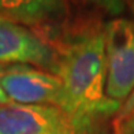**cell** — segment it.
Instances as JSON below:
<instances>
[{
  "label": "cell",
  "instance_id": "1",
  "mask_svg": "<svg viewBox=\"0 0 134 134\" xmlns=\"http://www.w3.org/2000/svg\"><path fill=\"white\" fill-rule=\"evenodd\" d=\"M58 53L55 70L63 82L67 114L94 129L101 118L118 114L123 104L105 94V48L103 30L85 26L69 29L52 42Z\"/></svg>",
  "mask_w": 134,
  "mask_h": 134
},
{
  "label": "cell",
  "instance_id": "2",
  "mask_svg": "<svg viewBox=\"0 0 134 134\" xmlns=\"http://www.w3.org/2000/svg\"><path fill=\"white\" fill-rule=\"evenodd\" d=\"M105 48V94L122 104L134 92V23L114 18L103 29Z\"/></svg>",
  "mask_w": 134,
  "mask_h": 134
},
{
  "label": "cell",
  "instance_id": "3",
  "mask_svg": "<svg viewBox=\"0 0 134 134\" xmlns=\"http://www.w3.org/2000/svg\"><path fill=\"white\" fill-rule=\"evenodd\" d=\"M62 108L10 103L0 105V134H93Z\"/></svg>",
  "mask_w": 134,
  "mask_h": 134
},
{
  "label": "cell",
  "instance_id": "4",
  "mask_svg": "<svg viewBox=\"0 0 134 134\" xmlns=\"http://www.w3.org/2000/svg\"><path fill=\"white\" fill-rule=\"evenodd\" d=\"M2 86L11 103L25 105H52L67 111V97L62 80L51 72L27 64L5 67Z\"/></svg>",
  "mask_w": 134,
  "mask_h": 134
},
{
  "label": "cell",
  "instance_id": "5",
  "mask_svg": "<svg viewBox=\"0 0 134 134\" xmlns=\"http://www.w3.org/2000/svg\"><path fill=\"white\" fill-rule=\"evenodd\" d=\"M0 63L33 64L55 72L58 53L33 30L0 16Z\"/></svg>",
  "mask_w": 134,
  "mask_h": 134
},
{
  "label": "cell",
  "instance_id": "6",
  "mask_svg": "<svg viewBox=\"0 0 134 134\" xmlns=\"http://www.w3.org/2000/svg\"><path fill=\"white\" fill-rule=\"evenodd\" d=\"M0 16L18 25L34 27L45 38L67 16V3L55 0H0Z\"/></svg>",
  "mask_w": 134,
  "mask_h": 134
},
{
  "label": "cell",
  "instance_id": "7",
  "mask_svg": "<svg viewBox=\"0 0 134 134\" xmlns=\"http://www.w3.org/2000/svg\"><path fill=\"white\" fill-rule=\"evenodd\" d=\"M134 111V92L131 93V96L129 99L126 100V103H123V105H122L120 111L118 112V115L115 116V120H114V129H116V127L123 123V122L130 116V114Z\"/></svg>",
  "mask_w": 134,
  "mask_h": 134
},
{
  "label": "cell",
  "instance_id": "8",
  "mask_svg": "<svg viewBox=\"0 0 134 134\" xmlns=\"http://www.w3.org/2000/svg\"><path fill=\"white\" fill-rule=\"evenodd\" d=\"M114 131L115 134H134V111L123 123H120L116 129H114Z\"/></svg>",
  "mask_w": 134,
  "mask_h": 134
},
{
  "label": "cell",
  "instance_id": "9",
  "mask_svg": "<svg viewBox=\"0 0 134 134\" xmlns=\"http://www.w3.org/2000/svg\"><path fill=\"white\" fill-rule=\"evenodd\" d=\"M4 69H5V67H3L2 64H0V105H5V104H10V103H11L10 99L7 97V94H5L3 86H2V77H3Z\"/></svg>",
  "mask_w": 134,
  "mask_h": 134
}]
</instances>
